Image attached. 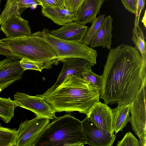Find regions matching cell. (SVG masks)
<instances>
[{
  "mask_svg": "<svg viewBox=\"0 0 146 146\" xmlns=\"http://www.w3.org/2000/svg\"><path fill=\"white\" fill-rule=\"evenodd\" d=\"M146 87L143 85L130 104V122L132 128L139 138V146L146 145Z\"/></svg>",
  "mask_w": 146,
  "mask_h": 146,
  "instance_id": "6",
  "label": "cell"
},
{
  "mask_svg": "<svg viewBox=\"0 0 146 146\" xmlns=\"http://www.w3.org/2000/svg\"><path fill=\"white\" fill-rule=\"evenodd\" d=\"M0 30L6 38H15L31 34L28 21L21 17L13 16L1 25Z\"/></svg>",
  "mask_w": 146,
  "mask_h": 146,
  "instance_id": "13",
  "label": "cell"
},
{
  "mask_svg": "<svg viewBox=\"0 0 146 146\" xmlns=\"http://www.w3.org/2000/svg\"><path fill=\"white\" fill-rule=\"evenodd\" d=\"M117 146H139L138 141L130 132L127 133L123 138L117 143Z\"/></svg>",
  "mask_w": 146,
  "mask_h": 146,
  "instance_id": "25",
  "label": "cell"
},
{
  "mask_svg": "<svg viewBox=\"0 0 146 146\" xmlns=\"http://www.w3.org/2000/svg\"><path fill=\"white\" fill-rule=\"evenodd\" d=\"M88 27L75 22L66 23L60 28L50 31L51 35L67 41L81 42Z\"/></svg>",
  "mask_w": 146,
  "mask_h": 146,
  "instance_id": "14",
  "label": "cell"
},
{
  "mask_svg": "<svg viewBox=\"0 0 146 146\" xmlns=\"http://www.w3.org/2000/svg\"><path fill=\"white\" fill-rule=\"evenodd\" d=\"M40 95L56 112L78 111L87 115L99 101L100 91L80 76L72 74L55 89Z\"/></svg>",
  "mask_w": 146,
  "mask_h": 146,
  "instance_id": "2",
  "label": "cell"
},
{
  "mask_svg": "<svg viewBox=\"0 0 146 146\" xmlns=\"http://www.w3.org/2000/svg\"><path fill=\"white\" fill-rule=\"evenodd\" d=\"M17 131L16 129L2 127L0 125V146H15Z\"/></svg>",
  "mask_w": 146,
  "mask_h": 146,
  "instance_id": "21",
  "label": "cell"
},
{
  "mask_svg": "<svg viewBox=\"0 0 146 146\" xmlns=\"http://www.w3.org/2000/svg\"><path fill=\"white\" fill-rule=\"evenodd\" d=\"M20 64L25 71L27 70H33L41 72L43 69H48L52 68L51 63L42 62L35 61L27 58H23L19 61Z\"/></svg>",
  "mask_w": 146,
  "mask_h": 146,
  "instance_id": "23",
  "label": "cell"
},
{
  "mask_svg": "<svg viewBox=\"0 0 146 146\" xmlns=\"http://www.w3.org/2000/svg\"><path fill=\"white\" fill-rule=\"evenodd\" d=\"M105 15L101 14L96 18L92 23L91 26L88 28L81 41V43L87 45H90L93 37L100 29L104 21Z\"/></svg>",
  "mask_w": 146,
  "mask_h": 146,
  "instance_id": "22",
  "label": "cell"
},
{
  "mask_svg": "<svg viewBox=\"0 0 146 146\" xmlns=\"http://www.w3.org/2000/svg\"><path fill=\"white\" fill-rule=\"evenodd\" d=\"M14 98L18 107L31 111L36 116L52 120L57 117L55 111L40 95L31 96L17 92Z\"/></svg>",
  "mask_w": 146,
  "mask_h": 146,
  "instance_id": "8",
  "label": "cell"
},
{
  "mask_svg": "<svg viewBox=\"0 0 146 146\" xmlns=\"http://www.w3.org/2000/svg\"><path fill=\"white\" fill-rule=\"evenodd\" d=\"M41 13L52 20L55 23L63 25L67 23L75 21L76 19V13L66 8L43 7Z\"/></svg>",
  "mask_w": 146,
  "mask_h": 146,
  "instance_id": "17",
  "label": "cell"
},
{
  "mask_svg": "<svg viewBox=\"0 0 146 146\" xmlns=\"http://www.w3.org/2000/svg\"><path fill=\"white\" fill-rule=\"evenodd\" d=\"M132 39L135 47L139 52L142 58L146 60V44L143 32L138 25L134 26L132 30Z\"/></svg>",
  "mask_w": 146,
  "mask_h": 146,
  "instance_id": "20",
  "label": "cell"
},
{
  "mask_svg": "<svg viewBox=\"0 0 146 146\" xmlns=\"http://www.w3.org/2000/svg\"><path fill=\"white\" fill-rule=\"evenodd\" d=\"M86 116L102 131L114 134L112 110L107 104L100 101L96 103Z\"/></svg>",
  "mask_w": 146,
  "mask_h": 146,
  "instance_id": "9",
  "label": "cell"
},
{
  "mask_svg": "<svg viewBox=\"0 0 146 146\" xmlns=\"http://www.w3.org/2000/svg\"><path fill=\"white\" fill-rule=\"evenodd\" d=\"M18 106L15 101L0 97V118L5 122H9L14 117V111Z\"/></svg>",
  "mask_w": 146,
  "mask_h": 146,
  "instance_id": "19",
  "label": "cell"
},
{
  "mask_svg": "<svg viewBox=\"0 0 146 146\" xmlns=\"http://www.w3.org/2000/svg\"><path fill=\"white\" fill-rule=\"evenodd\" d=\"M125 8L129 12L136 14L137 5L135 0H121Z\"/></svg>",
  "mask_w": 146,
  "mask_h": 146,
  "instance_id": "30",
  "label": "cell"
},
{
  "mask_svg": "<svg viewBox=\"0 0 146 146\" xmlns=\"http://www.w3.org/2000/svg\"><path fill=\"white\" fill-rule=\"evenodd\" d=\"M104 0H85L76 12V19L74 22L84 25L92 24L99 13Z\"/></svg>",
  "mask_w": 146,
  "mask_h": 146,
  "instance_id": "15",
  "label": "cell"
},
{
  "mask_svg": "<svg viewBox=\"0 0 146 146\" xmlns=\"http://www.w3.org/2000/svg\"><path fill=\"white\" fill-rule=\"evenodd\" d=\"M82 121L87 144L92 146H111L115 139L116 134L111 135L101 131L87 117Z\"/></svg>",
  "mask_w": 146,
  "mask_h": 146,
  "instance_id": "10",
  "label": "cell"
},
{
  "mask_svg": "<svg viewBox=\"0 0 146 146\" xmlns=\"http://www.w3.org/2000/svg\"><path fill=\"white\" fill-rule=\"evenodd\" d=\"M137 5V11L135 14L134 26L139 25V17L142 10L144 9L146 0H135Z\"/></svg>",
  "mask_w": 146,
  "mask_h": 146,
  "instance_id": "29",
  "label": "cell"
},
{
  "mask_svg": "<svg viewBox=\"0 0 146 146\" xmlns=\"http://www.w3.org/2000/svg\"><path fill=\"white\" fill-rule=\"evenodd\" d=\"M15 0L17 1V0Z\"/></svg>",
  "mask_w": 146,
  "mask_h": 146,
  "instance_id": "33",
  "label": "cell"
},
{
  "mask_svg": "<svg viewBox=\"0 0 146 146\" xmlns=\"http://www.w3.org/2000/svg\"><path fill=\"white\" fill-rule=\"evenodd\" d=\"M42 7L65 8L64 0H37Z\"/></svg>",
  "mask_w": 146,
  "mask_h": 146,
  "instance_id": "26",
  "label": "cell"
},
{
  "mask_svg": "<svg viewBox=\"0 0 146 146\" xmlns=\"http://www.w3.org/2000/svg\"><path fill=\"white\" fill-rule=\"evenodd\" d=\"M0 54L7 58H27L55 65L59 62L54 50L36 32L24 36L0 40Z\"/></svg>",
  "mask_w": 146,
  "mask_h": 146,
  "instance_id": "3",
  "label": "cell"
},
{
  "mask_svg": "<svg viewBox=\"0 0 146 146\" xmlns=\"http://www.w3.org/2000/svg\"><path fill=\"white\" fill-rule=\"evenodd\" d=\"M38 35L44 40L55 52L58 61L69 58H78L88 61L91 67L96 64L97 51L81 43L67 41L55 37L47 29L36 32Z\"/></svg>",
  "mask_w": 146,
  "mask_h": 146,
  "instance_id": "5",
  "label": "cell"
},
{
  "mask_svg": "<svg viewBox=\"0 0 146 146\" xmlns=\"http://www.w3.org/2000/svg\"><path fill=\"white\" fill-rule=\"evenodd\" d=\"M102 76L105 103L130 104L146 84V60L135 47L121 44L110 50Z\"/></svg>",
  "mask_w": 146,
  "mask_h": 146,
  "instance_id": "1",
  "label": "cell"
},
{
  "mask_svg": "<svg viewBox=\"0 0 146 146\" xmlns=\"http://www.w3.org/2000/svg\"><path fill=\"white\" fill-rule=\"evenodd\" d=\"M25 70L18 60L7 58L0 61V92L23 77Z\"/></svg>",
  "mask_w": 146,
  "mask_h": 146,
  "instance_id": "11",
  "label": "cell"
},
{
  "mask_svg": "<svg viewBox=\"0 0 146 146\" xmlns=\"http://www.w3.org/2000/svg\"><path fill=\"white\" fill-rule=\"evenodd\" d=\"M85 0H64L65 8L76 13Z\"/></svg>",
  "mask_w": 146,
  "mask_h": 146,
  "instance_id": "28",
  "label": "cell"
},
{
  "mask_svg": "<svg viewBox=\"0 0 146 146\" xmlns=\"http://www.w3.org/2000/svg\"><path fill=\"white\" fill-rule=\"evenodd\" d=\"M50 119L36 116L20 124L17 130L15 146H34L44 130L50 123Z\"/></svg>",
  "mask_w": 146,
  "mask_h": 146,
  "instance_id": "7",
  "label": "cell"
},
{
  "mask_svg": "<svg viewBox=\"0 0 146 146\" xmlns=\"http://www.w3.org/2000/svg\"><path fill=\"white\" fill-rule=\"evenodd\" d=\"M130 104H117L115 108L111 109L113 115L112 127L115 134L122 131L130 122Z\"/></svg>",
  "mask_w": 146,
  "mask_h": 146,
  "instance_id": "18",
  "label": "cell"
},
{
  "mask_svg": "<svg viewBox=\"0 0 146 146\" xmlns=\"http://www.w3.org/2000/svg\"><path fill=\"white\" fill-rule=\"evenodd\" d=\"M113 19L109 15L104 18L100 29L92 39L90 47L94 48L101 46L110 50L111 44Z\"/></svg>",
  "mask_w": 146,
  "mask_h": 146,
  "instance_id": "16",
  "label": "cell"
},
{
  "mask_svg": "<svg viewBox=\"0 0 146 146\" xmlns=\"http://www.w3.org/2000/svg\"><path fill=\"white\" fill-rule=\"evenodd\" d=\"M1 125V124H0V125Z\"/></svg>",
  "mask_w": 146,
  "mask_h": 146,
  "instance_id": "34",
  "label": "cell"
},
{
  "mask_svg": "<svg viewBox=\"0 0 146 146\" xmlns=\"http://www.w3.org/2000/svg\"><path fill=\"white\" fill-rule=\"evenodd\" d=\"M63 65L57 80L54 84L48 89L52 90L58 86L68 75L74 74L80 76L82 73L92 67L86 60L78 58H69L59 60Z\"/></svg>",
  "mask_w": 146,
  "mask_h": 146,
  "instance_id": "12",
  "label": "cell"
},
{
  "mask_svg": "<svg viewBox=\"0 0 146 146\" xmlns=\"http://www.w3.org/2000/svg\"><path fill=\"white\" fill-rule=\"evenodd\" d=\"M1 0H0V4H1Z\"/></svg>",
  "mask_w": 146,
  "mask_h": 146,
  "instance_id": "32",
  "label": "cell"
},
{
  "mask_svg": "<svg viewBox=\"0 0 146 146\" xmlns=\"http://www.w3.org/2000/svg\"><path fill=\"white\" fill-rule=\"evenodd\" d=\"M142 22L143 24L145 27H146V10H145L144 13V16L142 18L141 21Z\"/></svg>",
  "mask_w": 146,
  "mask_h": 146,
  "instance_id": "31",
  "label": "cell"
},
{
  "mask_svg": "<svg viewBox=\"0 0 146 146\" xmlns=\"http://www.w3.org/2000/svg\"><path fill=\"white\" fill-rule=\"evenodd\" d=\"M86 144L87 140L82 121L68 114L52 120L34 146H83Z\"/></svg>",
  "mask_w": 146,
  "mask_h": 146,
  "instance_id": "4",
  "label": "cell"
},
{
  "mask_svg": "<svg viewBox=\"0 0 146 146\" xmlns=\"http://www.w3.org/2000/svg\"><path fill=\"white\" fill-rule=\"evenodd\" d=\"M16 4L18 8L21 11V9H25L27 8L37 5L40 3L37 0H12ZM21 12V11H20Z\"/></svg>",
  "mask_w": 146,
  "mask_h": 146,
  "instance_id": "27",
  "label": "cell"
},
{
  "mask_svg": "<svg viewBox=\"0 0 146 146\" xmlns=\"http://www.w3.org/2000/svg\"><path fill=\"white\" fill-rule=\"evenodd\" d=\"M80 77L89 82L93 86L97 88L100 92L103 85L102 75L95 74L92 71L91 68H90L83 72Z\"/></svg>",
  "mask_w": 146,
  "mask_h": 146,
  "instance_id": "24",
  "label": "cell"
}]
</instances>
